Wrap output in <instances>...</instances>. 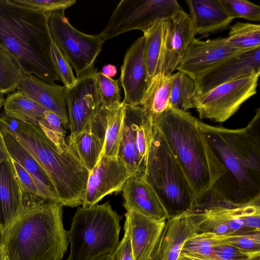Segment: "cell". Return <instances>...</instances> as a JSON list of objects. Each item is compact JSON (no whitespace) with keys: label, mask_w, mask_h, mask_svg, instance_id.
<instances>
[{"label":"cell","mask_w":260,"mask_h":260,"mask_svg":"<svg viewBox=\"0 0 260 260\" xmlns=\"http://www.w3.org/2000/svg\"><path fill=\"white\" fill-rule=\"evenodd\" d=\"M198 127L221 172V178L212 189L237 203L259 196L260 109L243 128H227L200 120Z\"/></svg>","instance_id":"1"},{"label":"cell","mask_w":260,"mask_h":260,"mask_svg":"<svg viewBox=\"0 0 260 260\" xmlns=\"http://www.w3.org/2000/svg\"><path fill=\"white\" fill-rule=\"evenodd\" d=\"M51 42L47 13L13 0H0V46L24 73L49 83L60 80Z\"/></svg>","instance_id":"2"},{"label":"cell","mask_w":260,"mask_h":260,"mask_svg":"<svg viewBox=\"0 0 260 260\" xmlns=\"http://www.w3.org/2000/svg\"><path fill=\"white\" fill-rule=\"evenodd\" d=\"M69 244L62 206L39 199L0 236V254L2 260H61Z\"/></svg>","instance_id":"3"},{"label":"cell","mask_w":260,"mask_h":260,"mask_svg":"<svg viewBox=\"0 0 260 260\" xmlns=\"http://www.w3.org/2000/svg\"><path fill=\"white\" fill-rule=\"evenodd\" d=\"M199 121L187 111L171 107L153 124L161 132L186 176L194 193V206L221 176L216 159L199 128Z\"/></svg>","instance_id":"4"},{"label":"cell","mask_w":260,"mask_h":260,"mask_svg":"<svg viewBox=\"0 0 260 260\" xmlns=\"http://www.w3.org/2000/svg\"><path fill=\"white\" fill-rule=\"evenodd\" d=\"M13 137L47 174L62 206L82 204L89 172L66 140L53 142L39 125L20 120Z\"/></svg>","instance_id":"5"},{"label":"cell","mask_w":260,"mask_h":260,"mask_svg":"<svg viewBox=\"0 0 260 260\" xmlns=\"http://www.w3.org/2000/svg\"><path fill=\"white\" fill-rule=\"evenodd\" d=\"M143 177L159 199L168 217L193 207L192 187L161 132L154 124Z\"/></svg>","instance_id":"6"},{"label":"cell","mask_w":260,"mask_h":260,"mask_svg":"<svg viewBox=\"0 0 260 260\" xmlns=\"http://www.w3.org/2000/svg\"><path fill=\"white\" fill-rule=\"evenodd\" d=\"M122 217L109 201L79 207L68 231L70 252L67 260H94L117 246Z\"/></svg>","instance_id":"7"},{"label":"cell","mask_w":260,"mask_h":260,"mask_svg":"<svg viewBox=\"0 0 260 260\" xmlns=\"http://www.w3.org/2000/svg\"><path fill=\"white\" fill-rule=\"evenodd\" d=\"M64 11L47 13L48 28L52 41L75 69L78 77L94 66L105 41L100 34L88 35L76 29Z\"/></svg>","instance_id":"8"},{"label":"cell","mask_w":260,"mask_h":260,"mask_svg":"<svg viewBox=\"0 0 260 260\" xmlns=\"http://www.w3.org/2000/svg\"><path fill=\"white\" fill-rule=\"evenodd\" d=\"M182 10L176 0H122L100 35L105 41L134 29L144 32L155 23L170 19Z\"/></svg>","instance_id":"9"},{"label":"cell","mask_w":260,"mask_h":260,"mask_svg":"<svg viewBox=\"0 0 260 260\" xmlns=\"http://www.w3.org/2000/svg\"><path fill=\"white\" fill-rule=\"evenodd\" d=\"M260 73L220 84L193 98L200 119L222 123L234 115L246 101L256 93Z\"/></svg>","instance_id":"10"},{"label":"cell","mask_w":260,"mask_h":260,"mask_svg":"<svg viewBox=\"0 0 260 260\" xmlns=\"http://www.w3.org/2000/svg\"><path fill=\"white\" fill-rule=\"evenodd\" d=\"M96 72L93 66L76 77L73 87L67 88L66 102L70 129L68 140L73 139L89 126L101 106L95 86Z\"/></svg>","instance_id":"11"},{"label":"cell","mask_w":260,"mask_h":260,"mask_svg":"<svg viewBox=\"0 0 260 260\" xmlns=\"http://www.w3.org/2000/svg\"><path fill=\"white\" fill-rule=\"evenodd\" d=\"M132 175L124 162L118 156L102 155L89 173L82 201V207L93 206L107 195L121 192L126 180Z\"/></svg>","instance_id":"12"},{"label":"cell","mask_w":260,"mask_h":260,"mask_svg":"<svg viewBox=\"0 0 260 260\" xmlns=\"http://www.w3.org/2000/svg\"><path fill=\"white\" fill-rule=\"evenodd\" d=\"M243 52L245 51L230 46L226 37L205 41L195 38L187 48L176 70L193 79L224 60Z\"/></svg>","instance_id":"13"},{"label":"cell","mask_w":260,"mask_h":260,"mask_svg":"<svg viewBox=\"0 0 260 260\" xmlns=\"http://www.w3.org/2000/svg\"><path fill=\"white\" fill-rule=\"evenodd\" d=\"M260 73V47L235 55L193 79L194 96L235 79Z\"/></svg>","instance_id":"14"},{"label":"cell","mask_w":260,"mask_h":260,"mask_svg":"<svg viewBox=\"0 0 260 260\" xmlns=\"http://www.w3.org/2000/svg\"><path fill=\"white\" fill-rule=\"evenodd\" d=\"M144 43L143 36L138 38L124 54L119 79L124 90V106H140L149 84Z\"/></svg>","instance_id":"15"},{"label":"cell","mask_w":260,"mask_h":260,"mask_svg":"<svg viewBox=\"0 0 260 260\" xmlns=\"http://www.w3.org/2000/svg\"><path fill=\"white\" fill-rule=\"evenodd\" d=\"M124 230L129 237L134 260H150L158 247L166 221L159 222L135 211L125 213Z\"/></svg>","instance_id":"16"},{"label":"cell","mask_w":260,"mask_h":260,"mask_svg":"<svg viewBox=\"0 0 260 260\" xmlns=\"http://www.w3.org/2000/svg\"><path fill=\"white\" fill-rule=\"evenodd\" d=\"M28 203L25 201L12 159L2 162L0 164V236L7 232L23 212Z\"/></svg>","instance_id":"17"},{"label":"cell","mask_w":260,"mask_h":260,"mask_svg":"<svg viewBox=\"0 0 260 260\" xmlns=\"http://www.w3.org/2000/svg\"><path fill=\"white\" fill-rule=\"evenodd\" d=\"M17 89L44 109L57 115L63 126L69 127L66 86L46 82L33 75L23 73Z\"/></svg>","instance_id":"18"},{"label":"cell","mask_w":260,"mask_h":260,"mask_svg":"<svg viewBox=\"0 0 260 260\" xmlns=\"http://www.w3.org/2000/svg\"><path fill=\"white\" fill-rule=\"evenodd\" d=\"M123 206L159 222L166 221L167 212L159 199L140 174H134L122 189Z\"/></svg>","instance_id":"19"},{"label":"cell","mask_w":260,"mask_h":260,"mask_svg":"<svg viewBox=\"0 0 260 260\" xmlns=\"http://www.w3.org/2000/svg\"><path fill=\"white\" fill-rule=\"evenodd\" d=\"M122 136L118 157L134 174L143 176L146 163L141 158L137 143V128L144 113L140 106H124Z\"/></svg>","instance_id":"20"},{"label":"cell","mask_w":260,"mask_h":260,"mask_svg":"<svg viewBox=\"0 0 260 260\" xmlns=\"http://www.w3.org/2000/svg\"><path fill=\"white\" fill-rule=\"evenodd\" d=\"M194 34L207 35L226 28L234 20L218 0H187Z\"/></svg>","instance_id":"21"},{"label":"cell","mask_w":260,"mask_h":260,"mask_svg":"<svg viewBox=\"0 0 260 260\" xmlns=\"http://www.w3.org/2000/svg\"><path fill=\"white\" fill-rule=\"evenodd\" d=\"M171 27L170 19L162 20L143 32L144 57L149 82L156 74L164 73Z\"/></svg>","instance_id":"22"},{"label":"cell","mask_w":260,"mask_h":260,"mask_svg":"<svg viewBox=\"0 0 260 260\" xmlns=\"http://www.w3.org/2000/svg\"><path fill=\"white\" fill-rule=\"evenodd\" d=\"M170 20L171 31L164 71L168 75L176 70L196 36L190 17L183 10L177 11Z\"/></svg>","instance_id":"23"},{"label":"cell","mask_w":260,"mask_h":260,"mask_svg":"<svg viewBox=\"0 0 260 260\" xmlns=\"http://www.w3.org/2000/svg\"><path fill=\"white\" fill-rule=\"evenodd\" d=\"M3 136L11 158L18 162L30 175L38 188L41 198L58 203V198L51 181L38 162L14 137L8 134Z\"/></svg>","instance_id":"24"},{"label":"cell","mask_w":260,"mask_h":260,"mask_svg":"<svg viewBox=\"0 0 260 260\" xmlns=\"http://www.w3.org/2000/svg\"><path fill=\"white\" fill-rule=\"evenodd\" d=\"M196 233L186 212L169 217L159 245V260H177L185 241Z\"/></svg>","instance_id":"25"},{"label":"cell","mask_w":260,"mask_h":260,"mask_svg":"<svg viewBox=\"0 0 260 260\" xmlns=\"http://www.w3.org/2000/svg\"><path fill=\"white\" fill-rule=\"evenodd\" d=\"M173 80L172 74L159 73L150 80L140 104L143 112L153 124L165 111L171 107L170 92Z\"/></svg>","instance_id":"26"},{"label":"cell","mask_w":260,"mask_h":260,"mask_svg":"<svg viewBox=\"0 0 260 260\" xmlns=\"http://www.w3.org/2000/svg\"><path fill=\"white\" fill-rule=\"evenodd\" d=\"M4 113L19 120L39 125L47 111L25 94L17 91L5 100Z\"/></svg>","instance_id":"27"},{"label":"cell","mask_w":260,"mask_h":260,"mask_svg":"<svg viewBox=\"0 0 260 260\" xmlns=\"http://www.w3.org/2000/svg\"><path fill=\"white\" fill-rule=\"evenodd\" d=\"M67 143L90 173L102 155L104 139L86 129Z\"/></svg>","instance_id":"28"},{"label":"cell","mask_w":260,"mask_h":260,"mask_svg":"<svg viewBox=\"0 0 260 260\" xmlns=\"http://www.w3.org/2000/svg\"><path fill=\"white\" fill-rule=\"evenodd\" d=\"M124 107L121 103L117 108L108 109L103 155L118 156L122 136Z\"/></svg>","instance_id":"29"},{"label":"cell","mask_w":260,"mask_h":260,"mask_svg":"<svg viewBox=\"0 0 260 260\" xmlns=\"http://www.w3.org/2000/svg\"><path fill=\"white\" fill-rule=\"evenodd\" d=\"M170 92L171 107L183 111L193 108V98L196 86L192 79L178 71L172 74Z\"/></svg>","instance_id":"30"},{"label":"cell","mask_w":260,"mask_h":260,"mask_svg":"<svg viewBox=\"0 0 260 260\" xmlns=\"http://www.w3.org/2000/svg\"><path fill=\"white\" fill-rule=\"evenodd\" d=\"M226 40L230 46L241 51L260 47V25L237 22L231 27Z\"/></svg>","instance_id":"31"},{"label":"cell","mask_w":260,"mask_h":260,"mask_svg":"<svg viewBox=\"0 0 260 260\" xmlns=\"http://www.w3.org/2000/svg\"><path fill=\"white\" fill-rule=\"evenodd\" d=\"M23 72L12 56L0 46V95L17 89Z\"/></svg>","instance_id":"32"},{"label":"cell","mask_w":260,"mask_h":260,"mask_svg":"<svg viewBox=\"0 0 260 260\" xmlns=\"http://www.w3.org/2000/svg\"><path fill=\"white\" fill-rule=\"evenodd\" d=\"M95 82L100 103L107 109L119 107L122 103L119 79L109 78L102 72H96Z\"/></svg>","instance_id":"33"},{"label":"cell","mask_w":260,"mask_h":260,"mask_svg":"<svg viewBox=\"0 0 260 260\" xmlns=\"http://www.w3.org/2000/svg\"><path fill=\"white\" fill-rule=\"evenodd\" d=\"M216 245H218L217 234L196 233L185 241L181 253L211 259L213 247Z\"/></svg>","instance_id":"34"},{"label":"cell","mask_w":260,"mask_h":260,"mask_svg":"<svg viewBox=\"0 0 260 260\" xmlns=\"http://www.w3.org/2000/svg\"><path fill=\"white\" fill-rule=\"evenodd\" d=\"M230 17L242 18L252 21H260V6L247 0H218Z\"/></svg>","instance_id":"35"},{"label":"cell","mask_w":260,"mask_h":260,"mask_svg":"<svg viewBox=\"0 0 260 260\" xmlns=\"http://www.w3.org/2000/svg\"><path fill=\"white\" fill-rule=\"evenodd\" d=\"M218 245H230L250 251H260V231L235 233L230 235L217 234Z\"/></svg>","instance_id":"36"},{"label":"cell","mask_w":260,"mask_h":260,"mask_svg":"<svg viewBox=\"0 0 260 260\" xmlns=\"http://www.w3.org/2000/svg\"><path fill=\"white\" fill-rule=\"evenodd\" d=\"M260 251H250L230 245L219 244L214 246L212 260H251L259 256Z\"/></svg>","instance_id":"37"},{"label":"cell","mask_w":260,"mask_h":260,"mask_svg":"<svg viewBox=\"0 0 260 260\" xmlns=\"http://www.w3.org/2000/svg\"><path fill=\"white\" fill-rule=\"evenodd\" d=\"M39 126L51 141L58 142L66 140V131L61 120L55 114L47 111Z\"/></svg>","instance_id":"38"},{"label":"cell","mask_w":260,"mask_h":260,"mask_svg":"<svg viewBox=\"0 0 260 260\" xmlns=\"http://www.w3.org/2000/svg\"><path fill=\"white\" fill-rule=\"evenodd\" d=\"M51 49L52 58L60 76V80L67 88H71L77 81V79L73 74L72 67L52 41Z\"/></svg>","instance_id":"39"},{"label":"cell","mask_w":260,"mask_h":260,"mask_svg":"<svg viewBox=\"0 0 260 260\" xmlns=\"http://www.w3.org/2000/svg\"><path fill=\"white\" fill-rule=\"evenodd\" d=\"M15 3L27 6L45 13L64 11L73 6L76 0H13Z\"/></svg>","instance_id":"40"},{"label":"cell","mask_w":260,"mask_h":260,"mask_svg":"<svg viewBox=\"0 0 260 260\" xmlns=\"http://www.w3.org/2000/svg\"><path fill=\"white\" fill-rule=\"evenodd\" d=\"M12 162L23 189L24 200L42 199L38 188L30 175L16 161L12 159Z\"/></svg>","instance_id":"41"},{"label":"cell","mask_w":260,"mask_h":260,"mask_svg":"<svg viewBox=\"0 0 260 260\" xmlns=\"http://www.w3.org/2000/svg\"><path fill=\"white\" fill-rule=\"evenodd\" d=\"M115 260H134V255L127 233L124 231L122 240L119 242L114 252Z\"/></svg>","instance_id":"42"},{"label":"cell","mask_w":260,"mask_h":260,"mask_svg":"<svg viewBox=\"0 0 260 260\" xmlns=\"http://www.w3.org/2000/svg\"><path fill=\"white\" fill-rule=\"evenodd\" d=\"M20 120L9 116L4 112L0 117V131L2 135L8 134L14 136L19 125Z\"/></svg>","instance_id":"43"},{"label":"cell","mask_w":260,"mask_h":260,"mask_svg":"<svg viewBox=\"0 0 260 260\" xmlns=\"http://www.w3.org/2000/svg\"><path fill=\"white\" fill-rule=\"evenodd\" d=\"M11 159V157L6 147L3 136L0 131V164Z\"/></svg>","instance_id":"44"},{"label":"cell","mask_w":260,"mask_h":260,"mask_svg":"<svg viewBox=\"0 0 260 260\" xmlns=\"http://www.w3.org/2000/svg\"><path fill=\"white\" fill-rule=\"evenodd\" d=\"M101 72L106 76L112 78L116 74L117 70L115 66L108 64L103 67Z\"/></svg>","instance_id":"45"},{"label":"cell","mask_w":260,"mask_h":260,"mask_svg":"<svg viewBox=\"0 0 260 260\" xmlns=\"http://www.w3.org/2000/svg\"><path fill=\"white\" fill-rule=\"evenodd\" d=\"M177 260H212L210 258L190 255L185 253H180Z\"/></svg>","instance_id":"46"},{"label":"cell","mask_w":260,"mask_h":260,"mask_svg":"<svg viewBox=\"0 0 260 260\" xmlns=\"http://www.w3.org/2000/svg\"><path fill=\"white\" fill-rule=\"evenodd\" d=\"M94 260H115L114 252L108 253L96 257Z\"/></svg>","instance_id":"47"},{"label":"cell","mask_w":260,"mask_h":260,"mask_svg":"<svg viewBox=\"0 0 260 260\" xmlns=\"http://www.w3.org/2000/svg\"><path fill=\"white\" fill-rule=\"evenodd\" d=\"M158 248H159V245H158V247L157 248L156 250H155V252L154 253V254L150 260H159Z\"/></svg>","instance_id":"48"},{"label":"cell","mask_w":260,"mask_h":260,"mask_svg":"<svg viewBox=\"0 0 260 260\" xmlns=\"http://www.w3.org/2000/svg\"><path fill=\"white\" fill-rule=\"evenodd\" d=\"M5 99L4 98L3 95H0V110L2 107L4 106Z\"/></svg>","instance_id":"49"},{"label":"cell","mask_w":260,"mask_h":260,"mask_svg":"<svg viewBox=\"0 0 260 260\" xmlns=\"http://www.w3.org/2000/svg\"><path fill=\"white\" fill-rule=\"evenodd\" d=\"M251 260H260V255L256 256V257L251 259Z\"/></svg>","instance_id":"50"},{"label":"cell","mask_w":260,"mask_h":260,"mask_svg":"<svg viewBox=\"0 0 260 260\" xmlns=\"http://www.w3.org/2000/svg\"><path fill=\"white\" fill-rule=\"evenodd\" d=\"M0 260H2V258H1V255L0 254Z\"/></svg>","instance_id":"51"}]
</instances>
